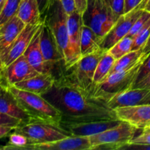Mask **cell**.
<instances>
[{
  "label": "cell",
  "mask_w": 150,
  "mask_h": 150,
  "mask_svg": "<svg viewBox=\"0 0 150 150\" xmlns=\"http://www.w3.org/2000/svg\"><path fill=\"white\" fill-rule=\"evenodd\" d=\"M150 36V18L146 22L143 29L140 31L139 34L133 39V46L131 51L143 49L144 46L146 44Z\"/></svg>",
  "instance_id": "f1b7e54d"
},
{
  "label": "cell",
  "mask_w": 150,
  "mask_h": 150,
  "mask_svg": "<svg viewBox=\"0 0 150 150\" xmlns=\"http://www.w3.org/2000/svg\"><path fill=\"white\" fill-rule=\"evenodd\" d=\"M133 88H146V89H150V74L142 81L135 83Z\"/></svg>",
  "instance_id": "f35d334b"
},
{
  "label": "cell",
  "mask_w": 150,
  "mask_h": 150,
  "mask_svg": "<svg viewBox=\"0 0 150 150\" xmlns=\"http://www.w3.org/2000/svg\"><path fill=\"white\" fill-rule=\"evenodd\" d=\"M83 23V17L76 10L68 16L67 26H68L70 59V66L67 70L71 68L81 58V27Z\"/></svg>",
  "instance_id": "9a60e30c"
},
{
  "label": "cell",
  "mask_w": 150,
  "mask_h": 150,
  "mask_svg": "<svg viewBox=\"0 0 150 150\" xmlns=\"http://www.w3.org/2000/svg\"><path fill=\"white\" fill-rule=\"evenodd\" d=\"M150 18V13L144 10L141 16L138 18L137 20L134 23L133 26H132L131 29L127 34V36L134 39L135 37L140 32V31L143 29L144 26L148 21V20Z\"/></svg>",
  "instance_id": "f546056e"
},
{
  "label": "cell",
  "mask_w": 150,
  "mask_h": 150,
  "mask_svg": "<svg viewBox=\"0 0 150 150\" xmlns=\"http://www.w3.org/2000/svg\"><path fill=\"white\" fill-rule=\"evenodd\" d=\"M142 131H150V125L148 126V127H145L144 129H143V130H142Z\"/></svg>",
  "instance_id": "bcb514c9"
},
{
  "label": "cell",
  "mask_w": 150,
  "mask_h": 150,
  "mask_svg": "<svg viewBox=\"0 0 150 150\" xmlns=\"http://www.w3.org/2000/svg\"><path fill=\"white\" fill-rule=\"evenodd\" d=\"M38 73L24 56L22 55L5 67L4 78L7 83L10 86H13L18 82L30 79Z\"/></svg>",
  "instance_id": "d6986e66"
},
{
  "label": "cell",
  "mask_w": 150,
  "mask_h": 150,
  "mask_svg": "<svg viewBox=\"0 0 150 150\" xmlns=\"http://www.w3.org/2000/svg\"><path fill=\"white\" fill-rule=\"evenodd\" d=\"M0 150H4V146H1L0 145Z\"/></svg>",
  "instance_id": "7dc6e473"
},
{
  "label": "cell",
  "mask_w": 150,
  "mask_h": 150,
  "mask_svg": "<svg viewBox=\"0 0 150 150\" xmlns=\"http://www.w3.org/2000/svg\"><path fill=\"white\" fill-rule=\"evenodd\" d=\"M23 122L21 120L15 118V117H10L7 114L0 111V125L2 126H9L16 129L18 126L22 125Z\"/></svg>",
  "instance_id": "4dcf8cb0"
},
{
  "label": "cell",
  "mask_w": 150,
  "mask_h": 150,
  "mask_svg": "<svg viewBox=\"0 0 150 150\" xmlns=\"http://www.w3.org/2000/svg\"><path fill=\"white\" fill-rule=\"evenodd\" d=\"M113 13L117 19L125 14V0H108Z\"/></svg>",
  "instance_id": "1f68e13d"
},
{
  "label": "cell",
  "mask_w": 150,
  "mask_h": 150,
  "mask_svg": "<svg viewBox=\"0 0 150 150\" xmlns=\"http://www.w3.org/2000/svg\"><path fill=\"white\" fill-rule=\"evenodd\" d=\"M150 74V53L146 57L144 62L142 63L140 69H139V73H138L137 79H136V83L141 81L144 79L146 76Z\"/></svg>",
  "instance_id": "d6a6232c"
},
{
  "label": "cell",
  "mask_w": 150,
  "mask_h": 150,
  "mask_svg": "<svg viewBox=\"0 0 150 150\" xmlns=\"http://www.w3.org/2000/svg\"><path fill=\"white\" fill-rule=\"evenodd\" d=\"M139 6L143 10L150 13V0H142Z\"/></svg>",
  "instance_id": "7bdbcfd3"
},
{
  "label": "cell",
  "mask_w": 150,
  "mask_h": 150,
  "mask_svg": "<svg viewBox=\"0 0 150 150\" xmlns=\"http://www.w3.org/2000/svg\"><path fill=\"white\" fill-rule=\"evenodd\" d=\"M122 121L120 120H98V121H70L62 120L59 127L70 136H89L113 128Z\"/></svg>",
  "instance_id": "30bf717a"
},
{
  "label": "cell",
  "mask_w": 150,
  "mask_h": 150,
  "mask_svg": "<svg viewBox=\"0 0 150 150\" xmlns=\"http://www.w3.org/2000/svg\"><path fill=\"white\" fill-rule=\"evenodd\" d=\"M138 130L129 123L122 121L113 128L89 136L91 150L123 149L130 144Z\"/></svg>",
  "instance_id": "8992f818"
},
{
  "label": "cell",
  "mask_w": 150,
  "mask_h": 150,
  "mask_svg": "<svg viewBox=\"0 0 150 150\" xmlns=\"http://www.w3.org/2000/svg\"><path fill=\"white\" fill-rule=\"evenodd\" d=\"M40 41L47 73L52 74L56 81L61 79L66 73L65 62L59 51L57 42L51 29L44 21L41 28Z\"/></svg>",
  "instance_id": "ba28073f"
},
{
  "label": "cell",
  "mask_w": 150,
  "mask_h": 150,
  "mask_svg": "<svg viewBox=\"0 0 150 150\" xmlns=\"http://www.w3.org/2000/svg\"><path fill=\"white\" fill-rule=\"evenodd\" d=\"M33 144V142L25 135L14 131L9 135V141L4 146V150H26V148Z\"/></svg>",
  "instance_id": "484cf974"
},
{
  "label": "cell",
  "mask_w": 150,
  "mask_h": 150,
  "mask_svg": "<svg viewBox=\"0 0 150 150\" xmlns=\"http://www.w3.org/2000/svg\"><path fill=\"white\" fill-rule=\"evenodd\" d=\"M21 0H7L0 12V25L3 24L17 13Z\"/></svg>",
  "instance_id": "83f0119b"
},
{
  "label": "cell",
  "mask_w": 150,
  "mask_h": 150,
  "mask_svg": "<svg viewBox=\"0 0 150 150\" xmlns=\"http://www.w3.org/2000/svg\"><path fill=\"white\" fill-rule=\"evenodd\" d=\"M115 62L116 59L113 57L112 54L109 51H106L98 63L95 70L93 79L94 84L95 85V86L102 83L108 77Z\"/></svg>",
  "instance_id": "cb8c5ba5"
},
{
  "label": "cell",
  "mask_w": 150,
  "mask_h": 150,
  "mask_svg": "<svg viewBox=\"0 0 150 150\" xmlns=\"http://www.w3.org/2000/svg\"><path fill=\"white\" fill-rule=\"evenodd\" d=\"M103 38L89 26L83 23L81 36V57L96 52L101 49V42Z\"/></svg>",
  "instance_id": "603a6c76"
},
{
  "label": "cell",
  "mask_w": 150,
  "mask_h": 150,
  "mask_svg": "<svg viewBox=\"0 0 150 150\" xmlns=\"http://www.w3.org/2000/svg\"><path fill=\"white\" fill-rule=\"evenodd\" d=\"M130 144H150V131H142V134L133 138Z\"/></svg>",
  "instance_id": "836d02e7"
},
{
  "label": "cell",
  "mask_w": 150,
  "mask_h": 150,
  "mask_svg": "<svg viewBox=\"0 0 150 150\" xmlns=\"http://www.w3.org/2000/svg\"><path fill=\"white\" fill-rule=\"evenodd\" d=\"M117 20L108 0H89L83 22L100 38H104Z\"/></svg>",
  "instance_id": "52a82bcc"
},
{
  "label": "cell",
  "mask_w": 150,
  "mask_h": 150,
  "mask_svg": "<svg viewBox=\"0 0 150 150\" xmlns=\"http://www.w3.org/2000/svg\"><path fill=\"white\" fill-rule=\"evenodd\" d=\"M44 21V20H43ZM42 26L40 27L38 32L35 33V36L32 38V41L29 43L25 51L23 56L26 59L29 64L37 70L39 73H47L46 65H45V60L42 55V50L40 46V33Z\"/></svg>",
  "instance_id": "44dd1931"
},
{
  "label": "cell",
  "mask_w": 150,
  "mask_h": 150,
  "mask_svg": "<svg viewBox=\"0 0 150 150\" xmlns=\"http://www.w3.org/2000/svg\"><path fill=\"white\" fill-rule=\"evenodd\" d=\"M26 150H91L89 137L70 136L60 140L32 144Z\"/></svg>",
  "instance_id": "2e32d148"
},
{
  "label": "cell",
  "mask_w": 150,
  "mask_h": 150,
  "mask_svg": "<svg viewBox=\"0 0 150 150\" xmlns=\"http://www.w3.org/2000/svg\"><path fill=\"white\" fill-rule=\"evenodd\" d=\"M144 55H146V54H144L142 49L130 51L127 54L122 57L121 58L116 60L109 75L116 73V72L125 70L130 68L136 64H137L139 60Z\"/></svg>",
  "instance_id": "d4e9b609"
},
{
  "label": "cell",
  "mask_w": 150,
  "mask_h": 150,
  "mask_svg": "<svg viewBox=\"0 0 150 150\" xmlns=\"http://www.w3.org/2000/svg\"><path fill=\"white\" fill-rule=\"evenodd\" d=\"M133 42V38L126 36L113 45L108 51H109L117 60L131 51Z\"/></svg>",
  "instance_id": "4316f807"
},
{
  "label": "cell",
  "mask_w": 150,
  "mask_h": 150,
  "mask_svg": "<svg viewBox=\"0 0 150 150\" xmlns=\"http://www.w3.org/2000/svg\"><path fill=\"white\" fill-rule=\"evenodd\" d=\"M150 103V89L132 88L114 95L105 103V105L111 109L119 107L133 106Z\"/></svg>",
  "instance_id": "5bb4252c"
},
{
  "label": "cell",
  "mask_w": 150,
  "mask_h": 150,
  "mask_svg": "<svg viewBox=\"0 0 150 150\" xmlns=\"http://www.w3.org/2000/svg\"><path fill=\"white\" fill-rule=\"evenodd\" d=\"M4 70H5V68H4V64H3V62L2 59H1V55H0V83H4V84L9 85L7 83V81H6L5 78H4Z\"/></svg>",
  "instance_id": "b9f144b4"
},
{
  "label": "cell",
  "mask_w": 150,
  "mask_h": 150,
  "mask_svg": "<svg viewBox=\"0 0 150 150\" xmlns=\"http://www.w3.org/2000/svg\"><path fill=\"white\" fill-rule=\"evenodd\" d=\"M37 1H38V5H39L41 16L43 18L45 15L46 14V12L53 4L54 0H37Z\"/></svg>",
  "instance_id": "e575fe53"
},
{
  "label": "cell",
  "mask_w": 150,
  "mask_h": 150,
  "mask_svg": "<svg viewBox=\"0 0 150 150\" xmlns=\"http://www.w3.org/2000/svg\"><path fill=\"white\" fill-rule=\"evenodd\" d=\"M123 149L150 150V144H128L125 146Z\"/></svg>",
  "instance_id": "ab89813d"
},
{
  "label": "cell",
  "mask_w": 150,
  "mask_h": 150,
  "mask_svg": "<svg viewBox=\"0 0 150 150\" xmlns=\"http://www.w3.org/2000/svg\"><path fill=\"white\" fill-rule=\"evenodd\" d=\"M62 114V120L70 121H98L118 120L114 110L86 95L62 79L42 95Z\"/></svg>",
  "instance_id": "6da1fadb"
},
{
  "label": "cell",
  "mask_w": 150,
  "mask_h": 150,
  "mask_svg": "<svg viewBox=\"0 0 150 150\" xmlns=\"http://www.w3.org/2000/svg\"><path fill=\"white\" fill-rule=\"evenodd\" d=\"M76 10L83 17V14L87 9L89 0H74Z\"/></svg>",
  "instance_id": "8d00e7d4"
},
{
  "label": "cell",
  "mask_w": 150,
  "mask_h": 150,
  "mask_svg": "<svg viewBox=\"0 0 150 150\" xmlns=\"http://www.w3.org/2000/svg\"><path fill=\"white\" fill-rule=\"evenodd\" d=\"M58 1L61 3L62 6L68 16L76 10L74 0H58Z\"/></svg>",
  "instance_id": "d590c367"
},
{
  "label": "cell",
  "mask_w": 150,
  "mask_h": 150,
  "mask_svg": "<svg viewBox=\"0 0 150 150\" xmlns=\"http://www.w3.org/2000/svg\"><path fill=\"white\" fill-rule=\"evenodd\" d=\"M143 10V9L138 6L129 13H125L120 16L109 32L103 38L100 45L101 48L108 51L118 41L127 36Z\"/></svg>",
  "instance_id": "8fae6325"
},
{
  "label": "cell",
  "mask_w": 150,
  "mask_h": 150,
  "mask_svg": "<svg viewBox=\"0 0 150 150\" xmlns=\"http://www.w3.org/2000/svg\"><path fill=\"white\" fill-rule=\"evenodd\" d=\"M14 130L15 128L12 127L0 125V139L9 136V135L11 133V132Z\"/></svg>",
  "instance_id": "60d3db41"
},
{
  "label": "cell",
  "mask_w": 150,
  "mask_h": 150,
  "mask_svg": "<svg viewBox=\"0 0 150 150\" xmlns=\"http://www.w3.org/2000/svg\"><path fill=\"white\" fill-rule=\"evenodd\" d=\"M0 111L21 120L23 125L34 123L33 120L23 109L12 93L10 85L0 83Z\"/></svg>",
  "instance_id": "4fadbf2b"
},
{
  "label": "cell",
  "mask_w": 150,
  "mask_h": 150,
  "mask_svg": "<svg viewBox=\"0 0 150 150\" xmlns=\"http://www.w3.org/2000/svg\"><path fill=\"white\" fill-rule=\"evenodd\" d=\"M142 51H143L144 54H146V55H148V54L150 53V36H149V39H148V40L146 41V44L144 45V46Z\"/></svg>",
  "instance_id": "ee69618b"
},
{
  "label": "cell",
  "mask_w": 150,
  "mask_h": 150,
  "mask_svg": "<svg viewBox=\"0 0 150 150\" xmlns=\"http://www.w3.org/2000/svg\"><path fill=\"white\" fill-rule=\"evenodd\" d=\"M10 89L23 109L32 117L34 123L59 126L62 114L42 95L21 90L14 86H10Z\"/></svg>",
  "instance_id": "7a4b0ae2"
},
{
  "label": "cell",
  "mask_w": 150,
  "mask_h": 150,
  "mask_svg": "<svg viewBox=\"0 0 150 150\" xmlns=\"http://www.w3.org/2000/svg\"><path fill=\"white\" fill-rule=\"evenodd\" d=\"M114 111L118 120L126 122L139 130L150 125V103L119 107L114 108Z\"/></svg>",
  "instance_id": "7c38bea8"
},
{
  "label": "cell",
  "mask_w": 150,
  "mask_h": 150,
  "mask_svg": "<svg viewBox=\"0 0 150 150\" xmlns=\"http://www.w3.org/2000/svg\"><path fill=\"white\" fill-rule=\"evenodd\" d=\"M67 18L68 15L58 0H54L43 18L55 38L60 54L64 57L66 70L69 68L70 59Z\"/></svg>",
  "instance_id": "5b68a950"
},
{
  "label": "cell",
  "mask_w": 150,
  "mask_h": 150,
  "mask_svg": "<svg viewBox=\"0 0 150 150\" xmlns=\"http://www.w3.org/2000/svg\"><path fill=\"white\" fill-rule=\"evenodd\" d=\"M14 131L25 135L33 144L54 142L70 136V135L57 126L45 123H29L18 126Z\"/></svg>",
  "instance_id": "9c48e42d"
},
{
  "label": "cell",
  "mask_w": 150,
  "mask_h": 150,
  "mask_svg": "<svg viewBox=\"0 0 150 150\" xmlns=\"http://www.w3.org/2000/svg\"><path fill=\"white\" fill-rule=\"evenodd\" d=\"M16 16L27 24H37L43 21L37 0H21Z\"/></svg>",
  "instance_id": "7402d4cb"
},
{
  "label": "cell",
  "mask_w": 150,
  "mask_h": 150,
  "mask_svg": "<svg viewBox=\"0 0 150 150\" xmlns=\"http://www.w3.org/2000/svg\"><path fill=\"white\" fill-rule=\"evenodd\" d=\"M142 0H125V13H127L133 10L140 4Z\"/></svg>",
  "instance_id": "74e56055"
},
{
  "label": "cell",
  "mask_w": 150,
  "mask_h": 150,
  "mask_svg": "<svg viewBox=\"0 0 150 150\" xmlns=\"http://www.w3.org/2000/svg\"><path fill=\"white\" fill-rule=\"evenodd\" d=\"M6 1H7V0H0V12H1V10H2L3 7H4Z\"/></svg>",
  "instance_id": "f6af8a7d"
},
{
  "label": "cell",
  "mask_w": 150,
  "mask_h": 150,
  "mask_svg": "<svg viewBox=\"0 0 150 150\" xmlns=\"http://www.w3.org/2000/svg\"><path fill=\"white\" fill-rule=\"evenodd\" d=\"M105 52L106 51L101 48L96 52L81 57L71 68L66 70V73L61 79L67 81L92 98L95 88L93 81L95 70Z\"/></svg>",
  "instance_id": "3957f363"
},
{
  "label": "cell",
  "mask_w": 150,
  "mask_h": 150,
  "mask_svg": "<svg viewBox=\"0 0 150 150\" xmlns=\"http://www.w3.org/2000/svg\"><path fill=\"white\" fill-rule=\"evenodd\" d=\"M26 25L16 15L7 22L0 25V55L2 62L12 44Z\"/></svg>",
  "instance_id": "ac0fdd59"
},
{
  "label": "cell",
  "mask_w": 150,
  "mask_h": 150,
  "mask_svg": "<svg viewBox=\"0 0 150 150\" xmlns=\"http://www.w3.org/2000/svg\"><path fill=\"white\" fill-rule=\"evenodd\" d=\"M146 57L147 55L144 56L137 64L127 70L109 75L104 81L95 86L92 98L105 105V103L114 95L132 89L136 83L139 69Z\"/></svg>",
  "instance_id": "277c9868"
},
{
  "label": "cell",
  "mask_w": 150,
  "mask_h": 150,
  "mask_svg": "<svg viewBox=\"0 0 150 150\" xmlns=\"http://www.w3.org/2000/svg\"><path fill=\"white\" fill-rule=\"evenodd\" d=\"M43 21L37 24H27L19 34L13 43L10 46L5 58L3 60V64L5 68L6 67L11 64L13 61L23 55L29 43L32 41V38L35 36V33L38 32V29L42 26Z\"/></svg>",
  "instance_id": "e0dca14e"
},
{
  "label": "cell",
  "mask_w": 150,
  "mask_h": 150,
  "mask_svg": "<svg viewBox=\"0 0 150 150\" xmlns=\"http://www.w3.org/2000/svg\"><path fill=\"white\" fill-rule=\"evenodd\" d=\"M56 79L51 73H41L26 80L18 82L13 86L21 90L42 95L54 86Z\"/></svg>",
  "instance_id": "ffe728a7"
}]
</instances>
